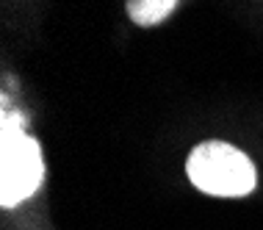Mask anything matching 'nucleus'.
I'll return each mask as SVG.
<instances>
[{
    "label": "nucleus",
    "mask_w": 263,
    "mask_h": 230,
    "mask_svg": "<svg viewBox=\"0 0 263 230\" xmlns=\"http://www.w3.org/2000/svg\"><path fill=\"white\" fill-rule=\"evenodd\" d=\"M189 181L213 197H244L255 189V167L238 147L227 141H202L186 161Z\"/></svg>",
    "instance_id": "f03ea898"
},
{
    "label": "nucleus",
    "mask_w": 263,
    "mask_h": 230,
    "mask_svg": "<svg viewBox=\"0 0 263 230\" xmlns=\"http://www.w3.org/2000/svg\"><path fill=\"white\" fill-rule=\"evenodd\" d=\"M125 9H127V17L139 28H153V25H161L177 9V0H127Z\"/></svg>",
    "instance_id": "7ed1b4c3"
},
{
    "label": "nucleus",
    "mask_w": 263,
    "mask_h": 230,
    "mask_svg": "<svg viewBox=\"0 0 263 230\" xmlns=\"http://www.w3.org/2000/svg\"><path fill=\"white\" fill-rule=\"evenodd\" d=\"M20 114L3 111V141H0V205L14 208L28 200L45 181L39 141L25 131Z\"/></svg>",
    "instance_id": "f257e3e1"
}]
</instances>
